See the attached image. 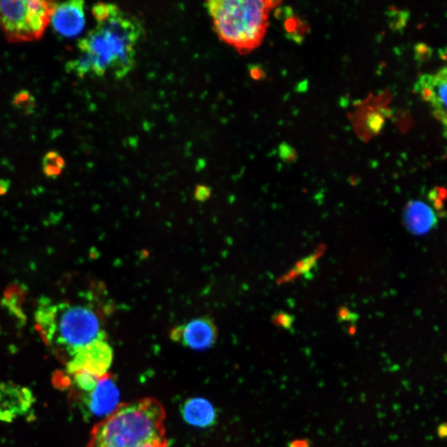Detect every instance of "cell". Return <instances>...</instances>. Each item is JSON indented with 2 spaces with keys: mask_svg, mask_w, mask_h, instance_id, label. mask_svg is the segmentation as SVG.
<instances>
[{
  "mask_svg": "<svg viewBox=\"0 0 447 447\" xmlns=\"http://www.w3.org/2000/svg\"><path fill=\"white\" fill-rule=\"evenodd\" d=\"M196 198L199 200L207 199L209 196V189L206 187H198L196 190Z\"/></svg>",
  "mask_w": 447,
  "mask_h": 447,
  "instance_id": "25",
  "label": "cell"
},
{
  "mask_svg": "<svg viewBox=\"0 0 447 447\" xmlns=\"http://www.w3.org/2000/svg\"><path fill=\"white\" fill-rule=\"evenodd\" d=\"M280 156L282 160L286 162L292 163L298 158L296 150L292 146L282 143L280 149Z\"/></svg>",
  "mask_w": 447,
  "mask_h": 447,
  "instance_id": "21",
  "label": "cell"
},
{
  "mask_svg": "<svg viewBox=\"0 0 447 447\" xmlns=\"http://www.w3.org/2000/svg\"><path fill=\"white\" fill-rule=\"evenodd\" d=\"M389 16L392 17L391 28H395V31L402 30L407 24L408 19V12L395 10L392 13H389Z\"/></svg>",
  "mask_w": 447,
  "mask_h": 447,
  "instance_id": "19",
  "label": "cell"
},
{
  "mask_svg": "<svg viewBox=\"0 0 447 447\" xmlns=\"http://www.w3.org/2000/svg\"><path fill=\"white\" fill-rule=\"evenodd\" d=\"M51 22L57 34L65 38H75L85 26V2L72 0L57 3Z\"/></svg>",
  "mask_w": 447,
  "mask_h": 447,
  "instance_id": "10",
  "label": "cell"
},
{
  "mask_svg": "<svg viewBox=\"0 0 447 447\" xmlns=\"http://www.w3.org/2000/svg\"><path fill=\"white\" fill-rule=\"evenodd\" d=\"M437 433L439 438L445 439L447 435V425L446 422H443L437 426Z\"/></svg>",
  "mask_w": 447,
  "mask_h": 447,
  "instance_id": "26",
  "label": "cell"
},
{
  "mask_svg": "<svg viewBox=\"0 0 447 447\" xmlns=\"http://www.w3.org/2000/svg\"><path fill=\"white\" fill-rule=\"evenodd\" d=\"M35 320L43 342L64 366L81 349L107 339L101 315L89 306L43 301Z\"/></svg>",
  "mask_w": 447,
  "mask_h": 447,
  "instance_id": "3",
  "label": "cell"
},
{
  "mask_svg": "<svg viewBox=\"0 0 447 447\" xmlns=\"http://www.w3.org/2000/svg\"><path fill=\"white\" fill-rule=\"evenodd\" d=\"M10 181L8 179H0V196H5L10 188Z\"/></svg>",
  "mask_w": 447,
  "mask_h": 447,
  "instance_id": "24",
  "label": "cell"
},
{
  "mask_svg": "<svg viewBox=\"0 0 447 447\" xmlns=\"http://www.w3.org/2000/svg\"><path fill=\"white\" fill-rule=\"evenodd\" d=\"M182 414L187 424L196 428H206L216 422V411L207 399L204 397H191L183 404Z\"/></svg>",
  "mask_w": 447,
  "mask_h": 447,
  "instance_id": "12",
  "label": "cell"
},
{
  "mask_svg": "<svg viewBox=\"0 0 447 447\" xmlns=\"http://www.w3.org/2000/svg\"><path fill=\"white\" fill-rule=\"evenodd\" d=\"M387 109H382L379 112H375L368 114L366 118V124L368 133L378 134L383 129L384 125V118L388 116Z\"/></svg>",
  "mask_w": 447,
  "mask_h": 447,
  "instance_id": "17",
  "label": "cell"
},
{
  "mask_svg": "<svg viewBox=\"0 0 447 447\" xmlns=\"http://www.w3.org/2000/svg\"><path fill=\"white\" fill-rule=\"evenodd\" d=\"M442 195H446V191L443 188H435V189L430 191V198L433 200L434 206L437 209H441L442 207V200L445 198H442Z\"/></svg>",
  "mask_w": 447,
  "mask_h": 447,
  "instance_id": "22",
  "label": "cell"
},
{
  "mask_svg": "<svg viewBox=\"0 0 447 447\" xmlns=\"http://www.w3.org/2000/svg\"><path fill=\"white\" fill-rule=\"evenodd\" d=\"M171 340L192 351H203L215 346L218 329L210 318H200L175 326L169 334Z\"/></svg>",
  "mask_w": 447,
  "mask_h": 447,
  "instance_id": "8",
  "label": "cell"
},
{
  "mask_svg": "<svg viewBox=\"0 0 447 447\" xmlns=\"http://www.w3.org/2000/svg\"><path fill=\"white\" fill-rule=\"evenodd\" d=\"M287 447H311V442L307 438H298L289 441Z\"/></svg>",
  "mask_w": 447,
  "mask_h": 447,
  "instance_id": "23",
  "label": "cell"
},
{
  "mask_svg": "<svg viewBox=\"0 0 447 447\" xmlns=\"http://www.w3.org/2000/svg\"><path fill=\"white\" fill-rule=\"evenodd\" d=\"M404 218L409 231L416 235L429 231L437 223L432 209L420 202H412L408 205Z\"/></svg>",
  "mask_w": 447,
  "mask_h": 447,
  "instance_id": "13",
  "label": "cell"
},
{
  "mask_svg": "<svg viewBox=\"0 0 447 447\" xmlns=\"http://www.w3.org/2000/svg\"><path fill=\"white\" fill-rule=\"evenodd\" d=\"M28 389L13 384H0V420L12 422L25 413L32 405Z\"/></svg>",
  "mask_w": 447,
  "mask_h": 447,
  "instance_id": "11",
  "label": "cell"
},
{
  "mask_svg": "<svg viewBox=\"0 0 447 447\" xmlns=\"http://www.w3.org/2000/svg\"><path fill=\"white\" fill-rule=\"evenodd\" d=\"M143 34L139 20L113 5L108 17L78 41L81 55L65 65L69 73L78 77L88 75L102 77L106 74L117 80L132 71L136 60V48Z\"/></svg>",
  "mask_w": 447,
  "mask_h": 447,
  "instance_id": "1",
  "label": "cell"
},
{
  "mask_svg": "<svg viewBox=\"0 0 447 447\" xmlns=\"http://www.w3.org/2000/svg\"><path fill=\"white\" fill-rule=\"evenodd\" d=\"M414 52H415V59L418 63L422 64L426 63L432 59L433 49L425 43H417L414 47Z\"/></svg>",
  "mask_w": 447,
  "mask_h": 447,
  "instance_id": "18",
  "label": "cell"
},
{
  "mask_svg": "<svg viewBox=\"0 0 447 447\" xmlns=\"http://www.w3.org/2000/svg\"><path fill=\"white\" fill-rule=\"evenodd\" d=\"M293 10L289 12V19L286 20L285 28L289 34V38L294 41L295 43H302L303 37H304L307 30L306 24L303 23L300 19L293 16Z\"/></svg>",
  "mask_w": 447,
  "mask_h": 447,
  "instance_id": "16",
  "label": "cell"
},
{
  "mask_svg": "<svg viewBox=\"0 0 447 447\" xmlns=\"http://www.w3.org/2000/svg\"><path fill=\"white\" fill-rule=\"evenodd\" d=\"M277 2L261 0H213L207 8L216 34L241 52L260 46L269 25V10Z\"/></svg>",
  "mask_w": 447,
  "mask_h": 447,
  "instance_id": "4",
  "label": "cell"
},
{
  "mask_svg": "<svg viewBox=\"0 0 447 447\" xmlns=\"http://www.w3.org/2000/svg\"><path fill=\"white\" fill-rule=\"evenodd\" d=\"M166 418L155 397L121 404L94 426L87 447H168Z\"/></svg>",
  "mask_w": 447,
  "mask_h": 447,
  "instance_id": "2",
  "label": "cell"
},
{
  "mask_svg": "<svg viewBox=\"0 0 447 447\" xmlns=\"http://www.w3.org/2000/svg\"><path fill=\"white\" fill-rule=\"evenodd\" d=\"M11 104L15 109L26 114V116H30V114H34L35 112V97L32 95L30 92L27 91V90H21V91L16 93L13 97V100H12Z\"/></svg>",
  "mask_w": 447,
  "mask_h": 447,
  "instance_id": "15",
  "label": "cell"
},
{
  "mask_svg": "<svg viewBox=\"0 0 447 447\" xmlns=\"http://www.w3.org/2000/svg\"><path fill=\"white\" fill-rule=\"evenodd\" d=\"M273 320L276 326L284 328L287 330H290L293 327L294 322V318L292 315L284 313L276 315Z\"/></svg>",
  "mask_w": 447,
  "mask_h": 447,
  "instance_id": "20",
  "label": "cell"
},
{
  "mask_svg": "<svg viewBox=\"0 0 447 447\" xmlns=\"http://www.w3.org/2000/svg\"><path fill=\"white\" fill-rule=\"evenodd\" d=\"M113 359V349L107 339L96 340L78 351L65 364L64 372L61 374L70 376L76 373H84L102 378L109 374Z\"/></svg>",
  "mask_w": 447,
  "mask_h": 447,
  "instance_id": "7",
  "label": "cell"
},
{
  "mask_svg": "<svg viewBox=\"0 0 447 447\" xmlns=\"http://www.w3.org/2000/svg\"><path fill=\"white\" fill-rule=\"evenodd\" d=\"M57 3L40 0L0 1V28L10 43L42 38Z\"/></svg>",
  "mask_w": 447,
  "mask_h": 447,
  "instance_id": "5",
  "label": "cell"
},
{
  "mask_svg": "<svg viewBox=\"0 0 447 447\" xmlns=\"http://www.w3.org/2000/svg\"><path fill=\"white\" fill-rule=\"evenodd\" d=\"M65 167V159L57 152L50 151L45 154L43 159V171L48 178H59Z\"/></svg>",
  "mask_w": 447,
  "mask_h": 447,
  "instance_id": "14",
  "label": "cell"
},
{
  "mask_svg": "<svg viewBox=\"0 0 447 447\" xmlns=\"http://www.w3.org/2000/svg\"><path fill=\"white\" fill-rule=\"evenodd\" d=\"M72 397L85 418L103 419L121 404L120 389L110 373L102 377L92 391Z\"/></svg>",
  "mask_w": 447,
  "mask_h": 447,
  "instance_id": "6",
  "label": "cell"
},
{
  "mask_svg": "<svg viewBox=\"0 0 447 447\" xmlns=\"http://www.w3.org/2000/svg\"><path fill=\"white\" fill-rule=\"evenodd\" d=\"M446 67H444L435 75L425 74L421 76L414 89L421 98L434 108L433 116L446 127Z\"/></svg>",
  "mask_w": 447,
  "mask_h": 447,
  "instance_id": "9",
  "label": "cell"
}]
</instances>
